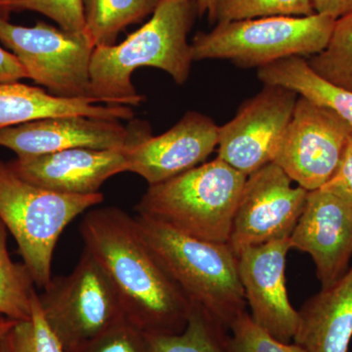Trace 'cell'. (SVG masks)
<instances>
[{"label":"cell","instance_id":"obj_1","mask_svg":"<svg viewBox=\"0 0 352 352\" xmlns=\"http://www.w3.org/2000/svg\"><path fill=\"white\" fill-rule=\"evenodd\" d=\"M80 233L115 285L127 321L148 335L184 330L193 303L148 249L134 217L119 208L89 210Z\"/></svg>","mask_w":352,"mask_h":352},{"label":"cell","instance_id":"obj_2","mask_svg":"<svg viewBox=\"0 0 352 352\" xmlns=\"http://www.w3.org/2000/svg\"><path fill=\"white\" fill-rule=\"evenodd\" d=\"M193 9V0H160L150 20L126 41L95 47L90 63L92 97L109 105H140L144 97L131 82L140 67L162 69L177 85L186 82L194 62L187 41Z\"/></svg>","mask_w":352,"mask_h":352},{"label":"cell","instance_id":"obj_3","mask_svg":"<svg viewBox=\"0 0 352 352\" xmlns=\"http://www.w3.org/2000/svg\"><path fill=\"white\" fill-rule=\"evenodd\" d=\"M134 219L148 249L190 302L228 330L247 310L231 245L197 239L142 215Z\"/></svg>","mask_w":352,"mask_h":352},{"label":"cell","instance_id":"obj_4","mask_svg":"<svg viewBox=\"0 0 352 352\" xmlns=\"http://www.w3.org/2000/svg\"><path fill=\"white\" fill-rule=\"evenodd\" d=\"M247 177L215 157L149 186L136 210L191 237L226 244Z\"/></svg>","mask_w":352,"mask_h":352},{"label":"cell","instance_id":"obj_5","mask_svg":"<svg viewBox=\"0 0 352 352\" xmlns=\"http://www.w3.org/2000/svg\"><path fill=\"white\" fill-rule=\"evenodd\" d=\"M104 200L103 194L68 195L36 186L0 160V220L12 234L34 283L52 280L53 254L65 228Z\"/></svg>","mask_w":352,"mask_h":352},{"label":"cell","instance_id":"obj_6","mask_svg":"<svg viewBox=\"0 0 352 352\" xmlns=\"http://www.w3.org/2000/svg\"><path fill=\"white\" fill-rule=\"evenodd\" d=\"M335 18L272 16L217 23L191 43L194 61L227 60L241 68H261L289 57L314 56L327 45Z\"/></svg>","mask_w":352,"mask_h":352},{"label":"cell","instance_id":"obj_7","mask_svg":"<svg viewBox=\"0 0 352 352\" xmlns=\"http://www.w3.org/2000/svg\"><path fill=\"white\" fill-rule=\"evenodd\" d=\"M43 289L39 305L66 352L127 321L112 280L85 249L71 274L52 278Z\"/></svg>","mask_w":352,"mask_h":352},{"label":"cell","instance_id":"obj_8","mask_svg":"<svg viewBox=\"0 0 352 352\" xmlns=\"http://www.w3.org/2000/svg\"><path fill=\"white\" fill-rule=\"evenodd\" d=\"M0 43L15 55L28 76L64 98H94L90 63L94 45L87 34L38 22L14 25L0 13ZM95 99V98H94Z\"/></svg>","mask_w":352,"mask_h":352},{"label":"cell","instance_id":"obj_9","mask_svg":"<svg viewBox=\"0 0 352 352\" xmlns=\"http://www.w3.org/2000/svg\"><path fill=\"white\" fill-rule=\"evenodd\" d=\"M351 135L337 113L298 95L273 163L308 192L320 189L339 168Z\"/></svg>","mask_w":352,"mask_h":352},{"label":"cell","instance_id":"obj_10","mask_svg":"<svg viewBox=\"0 0 352 352\" xmlns=\"http://www.w3.org/2000/svg\"><path fill=\"white\" fill-rule=\"evenodd\" d=\"M298 97L288 88L264 85L219 126L217 157L247 176L273 163Z\"/></svg>","mask_w":352,"mask_h":352},{"label":"cell","instance_id":"obj_11","mask_svg":"<svg viewBox=\"0 0 352 352\" xmlns=\"http://www.w3.org/2000/svg\"><path fill=\"white\" fill-rule=\"evenodd\" d=\"M307 190L293 186L276 164H266L248 176L234 215L228 244L236 254L286 239L305 210Z\"/></svg>","mask_w":352,"mask_h":352},{"label":"cell","instance_id":"obj_12","mask_svg":"<svg viewBox=\"0 0 352 352\" xmlns=\"http://www.w3.org/2000/svg\"><path fill=\"white\" fill-rule=\"evenodd\" d=\"M150 135L149 124L139 120L124 126L120 120L65 116L0 129V146L17 157L36 156L78 148L126 149Z\"/></svg>","mask_w":352,"mask_h":352},{"label":"cell","instance_id":"obj_13","mask_svg":"<svg viewBox=\"0 0 352 352\" xmlns=\"http://www.w3.org/2000/svg\"><path fill=\"white\" fill-rule=\"evenodd\" d=\"M292 249L311 256L322 289L347 272L352 256V205L327 190L308 192L307 204L289 236Z\"/></svg>","mask_w":352,"mask_h":352},{"label":"cell","instance_id":"obj_14","mask_svg":"<svg viewBox=\"0 0 352 352\" xmlns=\"http://www.w3.org/2000/svg\"><path fill=\"white\" fill-rule=\"evenodd\" d=\"M289 238L248 248L238 254V271L245 302L256 324L275 339L291 342L298 324V311L287 293V254Z\"/></svg>","mask_w":352,"mask_h":352},{"label":"cell","instance_id":"obj_15","mask_svg":"<svg viewBox=\"0 0 352 352\" xmlns=\"http://www.w3.org/2000/svg\"><path fill=\"white\" fill-rule=\"evenodd\" d=\"M219 132L214 120L189 111L168 131L129 147L126 173L144 178L149 186L170 180L203 164L217 149Z\"/></svg>","mask_w":352,"mask_h":352},{"label":"cell","instance_id":"obj_16","mask_svg":"<svg viewBox=\"0 0 352 352\" xmlns=\"http://www.w3.org/2000/svg\"><path fill=\"white\" fill-rule=\"evenodd\" d=\"M129 148H78L17 157L8 164L16 175L36 186L68 195H90L100 192L109 178L126 173Z\"/></svg>","mask_w":352,"mask_h":352},{"label":"cell","instance_id":"obj_17","mask_svg":"<svg viewBox=\"0 0 352 352\" xmlns=\"http://www.w3.org/2000/svg\"><path fill=\"white\" fill-rule=\"evenodd\" d=\"M352 339V267L298 310L294 342L307 352H349Z\"/></svg>","mask_w":352,"mask_h":352},{"label":"cell","instance_id":"obj_18","mask_svg":"<svg viewBox=\"0 0 352 352\" xmlns=\"http://www.w3.org/2000/svg\"><path fill=\"white\" fill-rule=\"evenodd\" d=\"M105 108L92 98H64L19 82L0 83V129L65 116L102 118Z\"/></svg>","mask_w":352,"mask_h":352},{"label":"cell","instance_id":"obj_19","mask_svg":"<svg viewBox=\"0 0 352 352\" xmlns=\"http://www.w3.org/2000/svg\"><path fill=\"white\" fill-rule=\"evenodd\" d=\"M264 85L293 90L315 104L330 109L352 127V91L336 87L315 74L302 57H289L258 69Z\"/></svg>","mask_w":352,"mask_h":352},{"label":"cell","instance_id":"obj_20","mask_svg":"<svg viewBox=\"0 0 352 352\" xmlns=\"http://www.w3.org/2000/svg\"><path fill=\"white\" fill-rule=\"evenodd\" d=\"M160 0H82L85 32L94 47L115 45L120 32L152 15Z\"/></svg>","mask_w":352,"mask_h":352},{"label":"cell","instance_id":"obj_21","mask_svg":"<svg viewBox=\"0 0 352 352\" xmlns=\"http://www.w3.org/2000/svg\"><path fill=\"white\" fill-rule=\"evenodd\" d=\"M227 337L228 330L195 303L182 333L148 335L154 352H228Z\"/></svg>","mask_w":352,"mask_h":352},{"label":"cell","instance_id":"obj_22","mask_svg":"<svg viewBox=\"0 0 352 352\" xmlns=\"http://www.w3.org/2000/svg\"><path fill=\"white\" fill-rule=\"evenodd\" d=\"M7 231L0 220V315L16 321L28 320L36 283L25 263H14L9 256Z\"/></svg>","mask_w":352,"mask_h":352},{"label":"cell","instance_id":"obj_23","mask_svg":"<svg viewBox=\"0 0 352 352\" xmlns=\"http://www.w3.org/2000/svg\"><path fill=\"white\" fill-rule=\"evenodd\" d=\"M307 61L326 82L352 91V14L336 20L326 47Z\"/></svg>","mask_w":352,"mask_h":352},{"label":"cell","instance_id":"obj_24","mask_svg":"<svg viewBox=\"0 0 352 352\" xmlns=\"http://www.w3.org/2000/svg\"><path fill=\"white\" fill-rule=\"evenodd\" d=\"M312 0H217L215 23L292 16L314 15Z\"/></svg>","mask_w":352,"mask_h":352},{"label":"cell","instance_id":"obj_25","mask_svg":"<svg viewBox=\"0 0 352 352\" xmlns=\"http://www.w3.org/2000/svg\"><path fill=\"white\" fill-rule=\"evenodd\" d=\"M8 340L12 352H66L44 317L38 293L32 298L31 317L18 321Z\"/></svg>","mask_w":352,"mask_h":352},{"label":"cell","instance_id":"obj_26","mask_svg":"<svg viewBox=\"0 0 352 352\" xmlns=\"http://www.w3.org/2000/svg\"><path fill=\"white\" fill-rule=\"evenodd\" d=\"M227 349L228 352H307L295 342L275 339L254 322L247 310L229 327Z\"/></svg>","mask_w":352,"mask_h":352},{"label":"cell","instance_id":"obj_27","mask_svg":"<svg viewBox=\"0 0 352 352\" xmlns=\"http://www.w3.org/2000/svg\"><path fill=\"white\" fill-rule=\"evenodd\" d=\"M13 11L43 14L65 31L85 34L82 0H19L0 7V13L3 15L8 16Z\"/></svg>","mask_w":352,"mask_h":352},{"label":"cell","instance_id":"obj_28","mask_svg":"<svg viewBox=\"0 0 352 352\" xmlns=\"http://www.w3.org/2000/svg\"><path fill=\"white\" fill-rule=\"evenodd\" d=\"M68 352H154L147 333L124 321Z\"/></svg>","mask_w":352,"mask_h":352},{"label":"cell","instance_id":"obj_29","mask_svg":"<svg viewBox=\"0 0 352 352\" xmlns=\"http://www.w3.org/2000/svg\"><path fill=\"white\" fill-rule=\"evenodd\" d=\"M321 189L344 199L352 205V135L335 175Z\"/></svg>","mask_w":352,"mask_h":352},{"label":"cell","instance_id":"obj_30","mask_svg":"<svg viewBox=\"0 0 352 352\" xmlns=\"http://www.w3.org/2000/svg\"><path fill=\"white\" fill-rule=\"evenodd\" d=\"M29 78L24 67L10 51L0 46V83L19 82Z\"/></svg>","mask_w":352,"mask_h":352},{"label":"cell","instance_id":"obj_31","mask_svg":"<svg viewBox=\"0 0 352 352\" xmlns=\"http://www.w3.org/2000/svg\"><path fill=\"white\" fill-rule=\"evenodd\" d=\"M314 12L339 19L352 14V0H312Z\"/></svg>","mask_w":352,"mask_h":352},{"label":"cell","instance_id":"obj_32","mask_svg":"<svg viewBox=\"0 0 352 352\" xmlns=\"http://www.w3.org/2000/svg\"><path fill=\"white\" fill-rule=\"evenodd\" d=\"M197 14L201 17L208 15V21L215 23L217 0H194Z\"/></svg>","mask_w":352,"mask_h":352},{"label":"cell","instance_id":"obj_33","mask_svg":"<svg viewBox=\"0 0 352 352\" xmlns=\"http://www.w3.org/2000/svg\"><path fill=\"white\" fill-rule=\"evenodd\" d=\"M18 321L8 318V317L0 315V340L4 339Z\"/></svg>","mask_w":352,"mask_h":352},{"label":"cell","instance_id":"obj_34","mask_svg":"<svg viewBox=\"0 0 352 352\" xmlns=\"http://www.w3.org/2000/svg\"><path fill=\"white\" fill-rule=\"evenodd\" d=\"M0 352H12L10 342H9L8 335L4 339L0 340Z\"/></svg>","mask_w":352,"mask_h":352},{"label":"cell","instance_id":"obj_35","mask_svg":"<svg viewBox=\"0 0 352 352\" xmlns=\"http://www.w3.org/2000/svg\"><path fill=\"white\" fill-rule=\"evenodd\" d=\"M19 1V0H0V7L6 6V4L12 3V2Z\"/></svg>","mask_w":352,"mask_h":352}]
</instances>
